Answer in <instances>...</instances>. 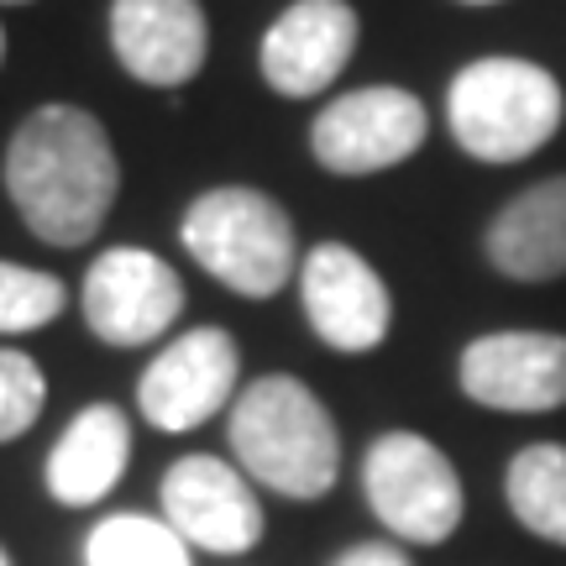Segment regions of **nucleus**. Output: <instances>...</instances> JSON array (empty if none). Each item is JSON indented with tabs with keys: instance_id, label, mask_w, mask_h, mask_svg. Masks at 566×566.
<instances>
[{
	"instance_id": "f257e3e1",
	"label": "nucleus",
	"mask_w": 566,
	"mask_h": 566,
	"mask_svg": "<svg viewBox=\"0 0 566 566\" xmlns=\"http://www.w3.org/2000/svg\"><path fill=\"white\" fill-rule=\"evenodd\" d=\"M116 189V147L80 105H38L6 147V195L38 242H90L111 216Z\"/></svg>"
},
{
	"instance_id": "f03ea898",
	"label": "nucleus",
	"mask_w": 566,
	"mask_h": 566,
	"mask_svg": "<svg viewBox=\"0 0 566 566\" xmlns=\"http://www.w3.org/2000/svg\"><path fill=\"white\" fill-rule=\"evenodd\" d=\"M231 451L247 478L283 499H325L342 472V436L331 409L300 378H258L231 405Z\"/></svg>"
},
{
	"instance_id": "7ed1b4c3",
	"label": "nucleus",
	"mask_w": 566,
	"mask_h": 566,
	"mask_svg": "<svg viewBox=\"0 0 566 566\" xmlns=\"http://www.w3.org/2000/svg\"><path fill=\"white\" fill-rule=\"evenodd\" d=\"M562 84L530 59H478L446 90V122L467 158L520 163L562 132Z\"/></svg>"
},
{
	"instance_id": "20e7f679",
	"label": "nucleus",
	"mask_w": 566,
	"mask_h": 566,
	"mask_svg": "<svg viewBox=\"0 0 566 566\" xmlns=\"http://www.w3.org/2000/svg\"><path fill=\"white\" fill-rule=\"evenodd\" d=\"M189 258L247 300H268L294 279V221L263 189H205L179 226Z\"/></svg>"
},
{
	"instance_id": "39448f33",
	"label": "nucleus",
	"mask_w": 566,
	"mask_h": 566,
	"mask_svg": "<svg viewBox=\"0 0 566 566\" xmlns=\"http://www.w3.org/2000/svg\"><path fill=\"white\" fill-rule=\"evenodd\" d=\"M363 488L373 514L415 546H441L462 525V478L436 441L415 430L378 436L363 462Z\"/></svg>"
},
{
	"instance_id": "423d86ee",
	"label": "nucleus",
	"mask_w": 566,
	"mask_h": 566,
	"mask_svg": "<svg viewBox=\"0 0 566 566\" xmlns=\"http://www.w3.org/2000/svg\"><path fill=\"white\" fill-rule=\"evenodd\" d=\"M424 132H430V116L409 90L373 84V90H352L325 105L310 126V153L325 174L363 179V174H384V168L409 163L420 153Z\"/></svg>"
},
{
	"instance_id": "0eeeda50",
	"label": "nucleus",
	"mask_w": 566,
	"mask_h": 566,
	"mask_svg": "<svg viewBox=\"0 0 566 566\" xmlns=\"http://www.w3.org/2000/svg\"><path fill=\"white\" fill-rule=\"evenodd\" d=\"M184 310L179 273L142 252V247H111L84 273V321L105 346H142L163 336Z\"/></svg>"
},
{
	"instance_id": "6e6552de",
	"label": "nucleus",
	"mask_w": 566,
	"mask_h": 566,
	"mask_svg": "<svg viewBox=\"0 0 566 566\" xmlns=\"http://www.w3.org/2000/svg\"><path fill=\"white\" fill-rule=\"evenodd\" d=\"M462 394L504 415H546L566 405V336L493 331L462 352Z\"/></svg>"
},
{
	"instance_id": "1a4fd4ad",
	"label": "nucleus",
	"mask_w": 566,
	"mask_h": 566,
	"mask_svg": "<svg viewBox=\"0 0 566 566\" xmlns=\"http://www.w3.org/2000/svg\"><path fill=\"white\" fill-rule=\"evenodd\" d=\"M163 520L179 530L184 546L242 556L263 541V504L237 467L216 457H184L163 478Z\"/></svg>"
},
{
	"instance_id": "9d476101",
	"label": "nucleus",
	"mask_w": 566,
	"mask_h": 566,
	"mask_svg": "<svg viewBox=\"0 0 566 566\" xmlns=\"http://www.w3.org/2000/svg\"><path fill=\"white\" fill-rule=\"evenodd\" d=\"M237 367H242V357H237V342L226 331H216V325L184 331L179 342L153 357V367L137 384V405L147 424H158V430L205 424L221 405H231Z\"/></svg>"
},
{
	"instance_id": "9b49d317",
	"label": "nucleus",
	"mask_w": 566,
	"mask_h": 566,
	"mask_svg": "<svg viewBox=\"0 0 566 566\" xmlns=\"http://www.w3.org/2000/svg\"><path fill=\"white\" fill-rule=\"evenodd\" d=\"M304 315L315 336L336 352H373L394 325V300L363 252L342 242H321L300 268Z\"/></svg>"
},
{
	"instance_id": "f8f14e48",
	"label": "nucleus",
	"mask_w": 566,
	"mask_h": 566,
	"mask_svg": "<svg viewBox=\"0 0 566 566\" xmlns=\"http://www.w3.org/2000/svg\"><path fill=\"white\" fill-rule=\"evenodd\" d=\"M357 53V11L346 0H294L263 38V80L289 101H310Z\"/></svg>"
},
{
	"instance_id": "ddd939ff",
	"label": "nucleus",
	"mask_w": 566,
	"mask_h": 566,
	"mask_svg": "<svg viewBox=\"0 0 566 566\" xmlns=\"http://www.w3.org/2000/svg\"><path fill=\"white\" fill-rule=\"evenodd\" d=\"M111 48L132 80L153 90H179L205 69V11L200 0H116Z\"/></svg>"
},
{
	"instance_id": "4468645a",
	"label": "nucleus",
	"mask_w": 566,
	"mask_h": 566,
	"mask_svg": "<svg viewBox=\"0 0 566 566\" xmlns=\"http://www.w3.org/2000/svg\"><path fill=\"white\" fill-rule=\"evenodd\" d=\"M483 258L493 273L520 283H546L566 273V174L530 184L525 195L488 221Z\"/></svg>"
},
{
	"instance_id": "2eb2a0df",
	"label": "nucleus",
	"mask_w": 566,
	"mask_h": 566,
	"mask_svg": "<svg viewBox=\"0 0 566 566\" xmlns=\"http://www.w3.org/2000/svg\"><path fill=\"white\" fill-rule=\"evenodd\" d=\"M126 457H132V424L116 405H90L69 424L48 457V493L63 509L101 504L111 488L122 483Z\"/></svg>"
},
{
	"instance_id": "dca6fc26",
	"label": "nucleus",
	"mask_w": 566,
	"mask_h": 566,
	"mask_svg": "<svg viewBox=\"0 0 566 566\" xmlns=\"http://www.w3.org/2000/svg\"><path fill=\"white\" fill-rule=\"evenodd\" d=\"M509 514L551 546H566V446L535 441L504 472Z\"/></svg>"
},
{
	"instance_id": "f3484780",
	"label": "nucleus",
	"mask_w": 566,
	"mask_h": 566,
	"mask_svg": "<svg viewBox=\"0 0 566 566\" xmlns=\"http://www.w3.org/2000/svg\"><path fill=\"white\" fill-rule=\"evenodd\" d=\"M84 566H189V546L168 520L147 514H111L95 525Z\"/></svg>"
},
{
	"instance_id": "a211bd4d",
	"label": "nucleus",
	"mask_w": 566,
	"mask_h": 566,
	"mask_svg": "<svg viewBox=\"0 0 566 566\" xmlns=\"http://www.w3.org/2000/svg\"><path fill=\"white\" fill-rule=\"evenodd\" d=\"M59 310H63V283L53 273L0 263V336L38 331V325L59 321Z\"/></svg>"
},
{
	"instance_id": "6ab92c4d",
	"label": "nucleus",
	"mask_w": 566,
	"mask_h": 566,
	"mask_svg": "<svg viewBox=\"0 0 566 566\" xmlns=\"http://www.w3.org/2000/svg\"><path fill=\"white\" fill-rule=\"evenodd\" d=\"M48 405V384H42L38 363L27 352H6L0 346V446L27 436Z\"/></svg>"
},
{
	"instance_id": "aec40b11",
	"label": "nucleus",
	"mask_w": 566,
	"mask_h": 566,
	"mask_svg": "<svg viewBox=\"0 0 566 566\" xmlns=\"http://www.w3.org/2000/svg\"><path fill=\"white\" fill-rule=\"evenodd\" d=\"M331 566H409V556L399 546H384V541H367V546H352L346 556H336Z\"/></svg>"
},
{
	"instance_id": "412c9836",
	"label": "nucleus",
	"mask_w": 566,
	"mask_h": 566,
	"mask_svg": "<svg viewBox=\"0 0 566 566\" xmlns=\"http://www.w3.org/2000/svg\"><path fill=\"white\" fill-rule=\"evenodd\" d=\"M462 6H493V0H462Z\"/></svg>"
},
{
	"instance_id": "4be33fe9",
	"label": "nucleus",
	"mask_w": 566,
	"mask_h": 566,
	"mask_svg": "<svg viewBox=\"0 0 566 566\" xmlns=\"http://www.w3.org/2000/svg\"><path fill=\"white\" fill-rule=\"evenodd\" d=\"M0 59H6V32H0Z\"/></svg>"
},
{
	"instance_id": "5701e85b",
	"label": "nucleus",
	"mask_w": 566,
	"mask_h": 566,
	"mask_svg": "<svg viewBox=\"0 0 566 566\" xmlns=\"http://www.w3.org/2000/svg\"><path fill=\"white\" fill-rule=\"evenodd\" d=\"M6 6H27V0H6Z\"/></svg>"
},
{
	"instance_id": "b1692460",
	"label": "nucleus",
	"mask_w": 566,
	"mask_h": 566,
	"mask_svg": "<svg viewBox=\"0 0 566 566\" xmlns=\"http://www.w3.org/2000/svg\"><path fill=\"white\" fill-rule=\"evenodd\" d=\"M0 566H11V562H6V551H0Z\"/></svg>"
}]
</instances>
